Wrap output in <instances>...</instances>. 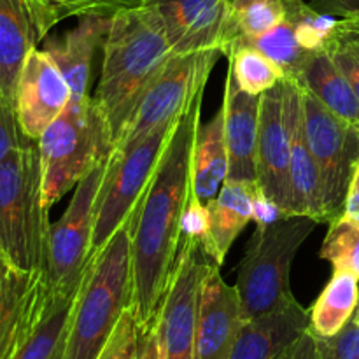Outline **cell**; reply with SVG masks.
<instances>
[{
  "label": "cell",
  "mask_w": 359,
  "mask_h": 359,
  "mask_svg": "<svg viewBox=\"0 0 359 359\" xmlns=\"http://www.w3.org/2000/svg\"><path fill=\"white\" fill-rule=\"evenodd\" d=\"M202 98L179 118L153 179L132 212V305L142 332L158 325L181 245L182 216L191 195V158Z\"/></svg>",
  "instance_id": "cell-1"
},
{
  "label": "cell",
  "mask_w": 359,
  "mask_h": 359,
  "mask_svg": "<svg viewBox=\"0 0 359 359\" xmlns=\"http://www.w3.org/2000/svg\"><path fill=\"white\" fill-rule=\"evenodd\" d=\"M160 18L147 6L111 18L93 98L116 139L147 88L174 56Z\"/></svg>",
  "instance_id": "cell-2"
},
{
  "label": "cell",
  "mask_w": 359,
  "mask_h": 359,
  "mask_svg": "<svg viewBox=\"0 0 359 359\" xmlns=\"http://www.w3.org/2000/svg\"><path fill=\"white\" fill-rule=\"evenodd\" d=\"M132 216L91 255L84 272L65 359H97L132 305Z\"/></svg>",
  "instance_id": "cell-3"
},
{
  "label": "cell",
  "mask_w": 359,
  "mask_h": 359,
  "mask_svg": "<svg viewBox=\"0 0 359 359\" xmlns=\"http://www.w3.org/2000/svg\"><path fill=\"white\" fill-rule=\"evenodd\" d=\"M49 228L35 140L0 161V255L20 270L44 276Z\"/></svg>",
  "instance_id": "cell-4"
},
{
  "label": "cell",
  "mask_w": 359,
  "mask_h": 359,
  "mask_svg": "<svg viewBox=\"0 0 359 359\" xmlns=\"http://www.w3.org/2000/svg\"><path fill=\"white\" fill-rule=\"evenodd\" d=\"M37 144L44 205L51 210L88 172L111 156L114 135L97 100L90 95L72 98L65 111L46 128Z\"/></svg>",
  "instance_id": "cell-5"
},
{
  "label": "cell",
  "mask_w": 359,
  "mask_h": 359,
  "mask_svg": "<svg viewBox=\"0 0 359 359\" xmlns=\"http://www.w3.org/2000/svg\"><path fill=\"white\" fill-rule=\"evenodd\" d=\"M318 224L312 217L293 214L256 226L235 284L245 321L269 314L294 298L290 284L291 266Z\"/></svg>",
  "instance_id": "cell-6"
},
{
  "label": "cell",
  "mask_w": 359,
  "mask_h": 359,
  "mask_svg": "<svg viewBox=\"0 0 359 359\" xmlns=\"http://www.w3.org/2000/svg\"><path fill=\"white\" fill-rule=\"evenodd\" d=\"M179 119L156 126L125 151L112 149L95 214L91 255L126 223L146 193Z\"/></svg>",
  "instance_id": "cell-7"
},
{
  "label": "cell",
  "mask_w": 359,
  "mask_h": 359,
  "mask_svg": "<svg viewBox=\"0 0 359 359\" xmlns=\"http://www.w3.org/2000/svg\"><path fill=\"white\" fill-rule=\"evenodd\" d=\"M221 56L223 53L217 49L172 56L135 105L116 139L114 151H125L156 126L186 114L203 97L210 72Z\"/></svg>",
  "instance_id": "cell-8"
},
{
  "label": "cell",
  "mask_w": 359,
  "mask_h": 359,
  "mask_svg": "<svg viewBox=\"0 0 359 359\" xmlns=\"http://www.w3.org/2000/svg\"><path fill=\"white\" fill-rule=\"evenodd\" d=\"M109 158L88 172L76 186L72 200L56 223H51L44 283L49 291H77L91 259L95 214Z\"/></svg>",
  "instance_id": "cell-9"
},
{
  "label": "cell",
  "mask_w": 359,
  "mask_h": 359,
  "mask_svg": "<svg viewBox=\"0 0 359 359\" xmlns=\"http://www.w3.org/2000/svg\"><path fill=\"white\" fill-rule=\"evenodd\" d=\"M300 95L307 142L321 174L326 216L332 223L344 212L347 189L359 160V128L325 107L302 86Z\"/></svg>",
  "instance_id": "cell-10"
},
{
  "label": "cell",
  "mask_w": 359,
  "mask_h": 359,
  "mask_svg": "<svg viewBox=\"0 0 359 359\" xmlns=\"http://www.w3.org/2000/svg\"><path fill=\"white\" fill-rule=\"evenodd\" d=\"M214 263L200 238L181 237L156 325L165 359H193L200 293Z\"/></svg>",
  "instance_id": "cell-11"
},
{
  "label": "cell",
  "mask_w": 359,
  "mask_h": 359,
  "mask_svg": "<svg viewBox=\"0 0 359 359\" xmlns=\"http://www.w3.org/2000/svg\"><path fill=\"white\" fill-rule=\"evenodd\" d=\"M175 55L217 49L228 55L241 39L231 0H147Z\"/></svg>",
  "instance_id": "cell-12"
},
{
  "label": "cell",
  "mask_w": 359,
  "mask_h": 359,
  "mask_svg": "<svg viewBox=\"0 0 359 359\" xmlns=\"http://www.w3.org/2000/svg\"><path fill=\"white\" fill-rule=\"evenodd\" d=\"M256 182L284 216H293L290 184V79L259 97Z\"/></svg>",
  "instance_id": "cell-13"
},
{
  "label": "cell",
  "mask_w": 359,
  "mask_h": 359,
  "mask_svg": "<svg viewBox=\"0 0 359 359\" xmlns=\"http://www.w3.org/2000/svg\"><path fill=\"white\" fill-rule=\"evenodd\" d=\"M70 100L72 91L55 60L44 49H32L21 69L14 100L25 135L32 140L41 139Z\"/></svg>",
  "instance_id": "cell-14"
},
{
  "label": "cell",
  "mask_w": 359,
  "mask_h": 359,
  "mask_svg": "<svg viewBox=\"0 0 359 359\" xmlns=\"http://www.w3.org/2000/svg\"><path fill=\"white\" fill-rule=\"evenodd\" d=\"M245 319L237 286L221 277L214 263L202 284L193 359H228Z\"/></svg>",
  "instance_id": "cell-15"
},
{
  "label": "cell",
  "mask_w": 359,
  "mask_h": 359,
  "mask_svg": "<svg viewBox=\"0 0 359 359\" xmlns=\"http://www.w3.org/2000/svg\"><path fill=\"white\" fill-rule=\"evenodd\" d=\"M311 325V311L291 298L276 311L245 321L228 359H284Z\"/></svg>",
  "instance_id": "cell-16"
},
{
  "label": "cell",
  "mask_w": 359,
  "mask_h": 359,
  "mask_svg": "<svg viewBox=\"0 0 359 359\" xmlns=\"http://www.w3.org/2000/svg\"><path fill=\"white\" fill-rule=\"evenodd\" d=\"M290 184L294 216L328 223L321 174L305 133L300 86L293 79H290Z\"/></svg>",
  "instance_id": "cell-17"
},
{
  "label": "cell",
  "mask_w": 359,
  "mask_h": 359,
  "mask_svg": "<svg viewBox=\"0 0 359 359\" xmlns=\"http://www.w3.org/2000/svg\"><path fill=\"white\" fill-rule=\"evenodd\" d=\"M224 137L228 147V181L256 182L259 97L242 91L228 70L223 97Z\"/></svg>",
  "instance_id": "cell-18"
},
{
  "label": "cell",
  "mask_w": 359,
  "mask_h": 359,
  "mask_svg": "<svg viewBox=\"0 0 359 359\" xmlns=\"http://www.w3.org/2000/svg\"><path fill=\"white\" fill-rule=\"evenodd\" d=\"M77 291H49L44 286L20 346L11 359H65Z\"/></svg>",
  "instance_id": "cell-19"
},
{
  "label": "cell",
  "mask_w": 359,
  "mask_h": 359,
  "mask_svg": "<svg viewBox=\"0 0 359 359\" xmlns=\"http://www.w3.org/2000/svg\"><path fill=\"white\" fill-rule=\"evenodd\" d=\"M111 18H79L76 28L62 37L44 39V51L56 62L69 83L72 98L90 97L91 65L98 46H104Z\"/></svg>",
  "instance_id": "cell-20"
},
{
  "label": "cell",
  "mask_w": 359,
  "mask_h": 359,
  "mask_svg": "<svg viewBox=\"0 0 359 359\" xmlns=\"http://www.w3.org/2000/svg\"><path fill=\"white\" fill-rule=\"evenodd\" d=\"M44 39L28 0H0V93L13 105L25 60Z\"/></svg>",
  "instance_id": "cell-21"
},
{
  "label": "cell",
  "mask_w": 359,
  "mask_h": 359,
  "mask_svg": "<svg viewBox=\"0 0 359 359\" xmlns=\"http://www.w3.org/2000/svg\"><path fill=\"white\" fill-rule=\"evenodd\" d=\"M44 286L42 273L20 270L0 255V359L13 358Z\"/></svg>",
  "instance_id": "cell-22"
},
{
  "label": "cell",
  "mask_w": 359,
  "mask_h": 359,
  "mask_svg": "<svg viewBox=\"0 0 359 359\" xmlns=\"http://www.w3.org/2000/svg\"><path fill=\"white\" fill-rule=\"evenodd\" d=\"M258 189V182L226 181L216 198L207 203L209 231L203 238V248L219 266L224 265L238 235L255 219V198Z\"/></svg>",
  "instance_id": "cell-23"
},
{
  "label": "cell",
  "mask_w": 359,
  "mask_h": 359,
  "mask_svg": "<svg viewBox=\"0 0 359 359\" xmlns=\"http://www.w3.org/2000/svg\"><path fill=\"white\" fill-rule=\"evenodd\" d=\"M228 170L230 161L224 137V111L221 105L209 123H200L196 132L191 158V193L202 203H209L228 181Z\"/></svg>",
  "instance_id": "cell-24"
},
{
  "label": "cell",
  "mask_w": 359,
  "mask_h": 359,
  "mask_svg": "<svg viewBox=\"0 0 359 359\" xmlns=\"http://www.w3.org/2000/svg\"><path fill=\"white\" fill-rule=\"evenodd\" d=\"M325 107L359 128V98L326 49L309 55L293 77Z\"/></svg>",
  "instance_id": "cell-25"
},
{
  "label": "cell",
  "mask_w": 359,
  "mask_h": 359,
  "mask_svg": "<svg viewBox=\"0 0 359 359\" xmlns=\"http://www.w3.org/2000/svg\"><path fill=\"white\" fill-rule=\"evenodd\" d=\"M359 305V277L349 270H333V276L311 309L309 332L333 337L353 319Z\"/></svg>",
  "instance_id": "cell-26"
},
{
  "label": "cell",
  "mask_w": 359,
  "mask_h": 359,
  "mask_svg": "<svg viewBox=\"0 0 359 359\" xmlns=\"http://www.w3.org/2000/svg\"><path fill=\"white\" fill-rule=\"evenodd\" d=\"M226 56L230 60L228 70L233 74L237 86L252 97H262L286 79L284 70L270 56L244 39H238Z\"/></svg>",
  "instance_id": "cell-27"
},
{
  "label": "cell",
  "mask_w": 359,
  "mask_h": 359,
  "mask_svg": "<svg viewBox=\"0 0 359 359\" xmlns=\"http://www.w3.org/2000/svg\"><path fill=\"white\" fill-rule=\"evenodd\" d=\"M319 256L333 270H349L359 277V219L340 214L330 223Z\"/></svg>",
  "instance_id": "cell-28"
},
{
  "label": "cell",
  "mask_w": 359,
  "mask_h": 359,
  "mask_svg": "<svg viewBox=\"0 0 359 359\" xmlns=\"http://www.w3.org/2000/svg\"><path fill=\"white\" fill-rule=\"evenodd\" d=\"M231 14L241 39L252 41L276 30L287 11L284 0H231Z\"/></svg>",
  "instance_id": "cell-29"
},
{
  "label": "cell",
  "mask_w": 359,
  "mask_h": 359,
  "mask_svg": "<svg viewBox=\"0 0 359 359\" xmlns=\"http://www.w3.org/2000/svg\"><path fill=\"white\" fill-rule=\"evenodd\" d=\"M286 16L293 21L297 41L305 51L316 53L326 49L339 18L316 11L305 0H284Z\"/></svg>",
  "instance_id": "cell-30"
},
{
  "label": "cell",
  "mask_w": 359,
  "mask_h": 359,
  "mask_svg": "<svg viewBox=\"0 0 359 359\" xmlns=\"http://www.w3.org/2000/svg\"><path fill=\"white\" fill-rule=\"evenodd\" d=\"M248 42L265 53L266 56H270L284 70L287 79H293L297 76L298 70L302 69L304 62L311 55L298 44L297 35H294V25L287 16L276 30Z\"/></svg>",
  "instance_id": "cell-31"
},
{
  "label": "cell",
  "mask_w": 359,
  "mask_h": 359,
  "mask_svg": "<svg viewBox=\"0 0 359 359\" xmlns=\"http://www.w3.org/2000/svg\"><path fill=\"white\" fill-rule=\"evenodd\" d=\"M326 51L359 98V16L339 18Z\"/></svg>",
  "instance_id": "cell-32"
},
{
  "label": "cell",
  "mask_w": 359,
  "mask_h": 359,
  "mask_svg": "<svg viewBox=\"0 0 359 359\" xmlns=\"http://www.w3.org/2000/svg\"><path fill=\"white\" fill-rule=\"evenodd\" d=\"M140 337H142V330L137 321L135 312L132 307L126 309L116 330L112 332L111 339L107 340L97 359H137L139 358Z\"/></svg>",
  "instance_id": "cell-33"
},
{
  "label": "cell",
  "mask_w": 359,
  "mask_h": 359,
  "mask_svg": "<svg viewBox=\"0 0 359 359\" xmlns=\"http://www.w3.org/2000/svg\"><path fill=\"white\" fill-rule=\"evenodd\" d=\"M314 339L321 359H359V321L354 318L337 335Z\"/></svg>",
  "instance_id": "cell-34"
},
{
  "label": "cell",
  "mask_w": 359,
  "mask_h": 359,
  "mask_svg": "<svg viewBox=\"0 0 359 359\" xmlns=\"http://www.w3.org/2000/svg\"><path fill=\"white\" fill-rule=\"evenodd\" d=\"M35 140L28 139L18 121L16 107L0 93V161L16 151L30 146Z\"/></svg>",
  "instance_id": "cell-35"
},
{
  "label": "cell",
  "mask_w": 359,
  "mask_h": 359,
  "mask_svg": "<svg viewBox=\"0 0 359 359\" xmlns=\"http://www.w3.org/2000/svg\"><path fill=\"white\" fill-rule=\"evenodd\" d=\"M147 0H69L72 18H112L125 11L139 9Z\"/></svg>",
  "instance_id": "cell-36"
},
{
  "label": "cell",
  "mask_w": 359,
  "mask_h": 359,
  "mask_svg": "<svg viewBox=\"0 0 359 359\" xmlns=\"http://www.w3.org/2000/svg\"><path fill=\"white\" fill-rule=\"evenodd\" d=\"M37 16L39 27H41L44 37H48L49 30L60 21L70 16V4L69 0H28Z\"/></svg>",
  "instance_id": "cell-37"
},
{
  "label": "cell",
  "mask_w": 359,
  "mask_h": 359,
  "mask_svg": "<svg viewBox=\"0 0 359 359\" xmlns=\"http://www.w3.org/2000/svg\"><path fill=\"white\" fill-rule=\"evenodd\" d=\"M312 7L323 14L335 18L359 16V0H311Z\"/></svg>",
  "instance_id": "cell-38"
},
{
  "label": "cell",
  "mask_w": 359,
  "mask_h": 359,
  "mask_svg": "<svg viewBox=\"0 0 359 359\" xmlns=\"http://www.w3.org/2000/svg\"><path fill=\"white\" fill-rule=\"evenodd\" d=\"M137 359H165L160 333H158V326H154L149 332H142V337H140L139 358Z\"/></svg>",
  "instance_id": "cell-39"
},
{
  "label": "cell",
  "mask_w": 359,
  "mask_h": 359,
  "mask_svg": "<svg viewBox=\"0 0 359 359\" xmlns=\"http://www.w3.org/2000/svg\"><path fill=\"white\" fill-rule=\"evenodd\" d=\"M284 359H321L319 358L314 335L307 330V332L287 349Z\"/></svg>",
  "instance_id": "cell-40"
},
{
  "label": "cell",
  "mask_w": 359,
  "mask_h": 359,
  "mask_svg": "<svg viewBox=\"0 0 359 359\" xmlns=\"http://www.w3.org/2000/svg\"><path fill=\"white\" fill-rule=\"evenodd\" d=\"M342 214L354 217V219H359V160L356 163V168H354V174H353V179H351L349 189H347Z\"/></svg>",
  "instance_id": "cell-41"
},
{
  "label": "cell",
  "mask_w": 359,
  "mask_h": 359,
  "mask_svg": "<svg viewBox=\"0 0 359 359\" xmlns=\"http://www.w3.org/2000/svg\"><path fill=\"white\" fill-rule=\"evenodd\" d=\"M353 318H354V319H356V321H359V305H358V309H356V314H354V316H353Z\"/></svg>",
  "instance_id": "cell-42"
}]
</instances>
